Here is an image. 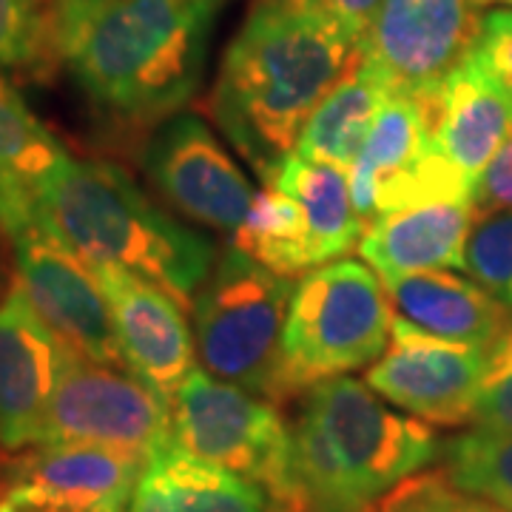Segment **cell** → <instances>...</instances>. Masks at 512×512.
Instances as JSON below:
<instances>
[{"label": "cell", "mask_w": 512, "mask_h": 512, "mask_svg": "<svg viewBox=\"0 0 512 512\" xmlns=\"http://www.w3.org/2000/svg\"><path fill=\"white\" fill-rule=\"evenodd\" d=\"M359 60V37L328 0H251L222 57L211 114L268 185L311 111Z\"/></svg>", "instance_id": "obj_1"}, {"label": "cell", "mask_w": 512, "mask_h": 512, "mask_svg": "<svg viewBox=\"0 0 512 512\" xmlns=\"http://www.w3.org/2000/svg\"><path fill=\"white\" fill-rule=\"evenodd\" d=\"M225 0H55L57 57L100 109L154 123L197 94Z\"/></svg>", "instance_id": "obj_2"}, {"label": "cell", "mask_w": 512, "mask_h": 512, "mask_svg": "<svg viewBox=\"0 0 512 512\" xmlns=\"http://www.w3.org/2000/svg\"><path fill=\"white\" fill-rule=\"evenodd\" d=\"M291 436L299 512H367L441 456L430 424L390 410L350 376L302 393Z\"/></svg>", "instance_id": "obj_3"}, {"label": "cell", "mask_w": 512, "mask_h": 512, "mask_svg": "<svg viewBox=\"0 0 512 512\" xmlns=\"http://www.w3.org/2000/svg\"><path fill=\"white\" fill-rule=\"evenodd\" d=\"M37 220L89 265H111L194 302L214 242L168 217L120 165L66 157L37 191Z\"/></svg>", "instance_id": "obj_4"}, {"label": "cell", "mask_w": 512, "mask_h": 512, "mask_svg": "<svg viewBox=\"0 0 512 512\" xmlns=\"http://www.w3.org/2000/svg\"><path fill=\"white\" fill-rule=\"evenodd\" d=\"M393 308L382 279L356 259H336L296 282L282 328L279 402L348 376L387 353Z\"/></svg>", "instance_id": "obj_5"}, {"label": "cell", "mask_w": 512, "mask_h": 512, "mask_svg": "<svg viewBox=\"0 0 512 512\" xmlns=\"http://www.w3.org/2000/svg\"><path fill=\"white\" fill-rule=\"evenodd\" d=\"M296 282L228 245L194 296L200 362L222 382L279 402L282 328Z\"/></svg>", "instance_id": "obj_6"}, {"label": "cell", "mask_w": 512, "mask_h": 512, "mask_svg": "<svg viewBox=\"0 0 512 512\" xmlns=\"http://www.w3.org/2000/svg\"><path fill=\"white\" fill-rule=\"evenodd\" d=\"M171 444L188 456L259 481L296 507L293 436L274 402L194 367L177 396Z\"/></svg>", "instance_id": "obj_7"}, {"label": "cell", "mask_w": 512, "mask_h": 512, "mask_svg": "<svg viewBox=\"0 0 512 512\" xmlns=\"http://www.w3.org/2000/svg\"><path fill=\"white\" fill-rule=\"evenodd\" d=\"M171 436V399L126 367L69 350L37 444H100L151 458Z\"/></svg>", "instance_id": "obj_8"}, {"label": "cell", "mask_w": 512, "mask_h": 512, "mask_svg": "<svg viewBox=\"0 0 512 512\" xmlns=\"http://www.w3.org/2000/svg\"><path fill=\"white\" fill-rule=\"evenodd\" d=\"M148 458L100 444H35L0 461V512H126Z\"/></svg>", "instance_id": "obj_9"}, {"label": "cell", "mask_w": 512, "mask_h": 512, "mask_svg": "<svg viewBox=\"0 0 512 512\" xmlns=\"http://www.w3.org/2000/svg\"><path fill=\"white\" fill-rule=\"evenodd\" d=\"M487 382V348L419 333L396 313L390 328V350L367 370L370 390L433 427L470 424Z\"/></svg>", "instance_id": "obj_10"}, {"label": "cell", "mask_w": 512, "mask_h": 512, "mask_svg": "<svg viewBox=\"0 0 512 512\" xmlns=\"http://www.w3.org/2000/svg\"><path fill=\"white\" fill-rule=\"evenodd\" d=\"M478 0H382L362 55L393 92L439 97L444 77L476 46Z\"/></svg>", "instance_id": "obj_11"}, {"label": "cell", "mask_w": 512, "mask_h": 512, "mask_svg": "<svg viewBox=\"0 0 512 512\" xmlns=\"http://www.w3.org/2000/svg\"><path fill=\"white\" fill-rule=\"evenodd\" d=\"M12 248L18 262V285L40 319L74 353L100 365L126 367L109 299L92 265L46 231L40 220L15 234Z\"/></svg>", "instance_id": "obj_12"}, {"label": "cell", "mask_w": 512, "mask_h": 512, "mask_svg": "<svg viewBox=\"0 0 512 512\" xmlns=\"http://www.w3.org/2000/svg\"><path fill=\"white\" fill-rule=\"evenodd\" d=\"M148 183L177 214L222 234H237L254 188L197 114H174L143 151Z\"/></svg>", "instance_id": "obj_13"}, {"label": "cell", "mask_w": 512, "mask_h": 512, "mask_svg": "<svg viewBox=\"0 0 512 512\" xmlns=\"http://www.w3.org/2000/svg\"><path fill=\"white\" fill-rule=\"evenodd\" d=\"M92 271L109 299L126 367L165 399H174L197 367V342L180 308L183 302L123 268L92 265Z\"/></svg>", "instance_id": "obj_14"}, {"label": "cell", "mask_w": 512, "mask_h": 512, "mask_svg": "<svg viewBox=\"0 0 512 512\" xmlns=\"http://www.w3.org/2000/svg\"><path fill=\"white\" fill-rule=\"evenodd\" d=\"M69 345L32 308L20 285L0 299V453L40 441Z\"/></svg>", "instance_id": "obj_15"}, {"label": "cell", "mask_w": 512, "mask_h": 512, "mask_svg": "<svg viewBox=\"0 0 512 512\" xmlns=\"http://www.w3.org/2000/svg\"><path fill=\"white\" fill-rule=\"evenodd\" d=\"M512 140V92L476 46L444 77L436 97V146L476 185Z\"/></svg>", "instance_id": "obj_16"}, {"label": "cell", "mask_w": 512, "mask_h": 512, "mask_svg": "<svg viewBox=\"0 0 512 512\" xmlns=\"http://www.w3.org/2000/svg\"><path fill=\"white\" fill-rule=\"evenodd\" d=\"M476 200H441L367 222L359 254L379 276L461 268Z\"/></svg>", "instance_id": "obj_17"}, {"label": "cell", "mask_w": 512, "mask_h": 512, "mask_svg": "<svg viewBox=\"0 0 512 512\" xmlns=\"http://www.w3.org/2000/svg\"><path fill=\"white\" fill-rule=\"evenodd\" d=\"M393 313L407 325L461 345L493 348L501 333L510 328L512 311L473 279L447 271L379 276Z\"/></svg>", "instance_id": "obj_18"}, {"label": "cell", "mask_w": 512, "mask_h": 512, "mask_svg": "<svg viewBox=\"0 0 512 512\" xmlns=\"http://www.w3.org/2000/svg\"><path fill=\"white\" fill-rule=\"evenodd\" d=\"M126 512H296L259 481L168 444L148 458Z\"/></svg>", "instance_id": "obj_19"}, {"label": "cell", "mask_w": 512, "mask_h": 512, "mask_svg": "<svg viewBox=\"0 0 512 512\" xmlns=\"http://www.w3.org/2000/svg\"><path fill=\"white\" fill-rule=\"evenodd\" d=\"M69 154L0 74V225L12 239L37 222V191Z\"/></svg>", "instance_id": "obj_20"}, {"label": "cell", "mask_w": 512, "mask_h": 512, "mask_svg": "<svg viewBox=\"0 0 512 512\" xmlns=\"http://www.w3.org/2000/svg\"><path fill=\"white\" fill-rule=\"evenodd\" d=\"M436 148V100L404 92H390L376 123L367 134L365 148L350 165L348 183L356 214L362 222L376 217L379 188L407 174Z\"/></svg>", "instance_id": "obj_21"}, {"label": "cell", "mask_w": 512, "mask_h": 512, "mask_svg": "<svg viewBox=\"0 0 512 512\" xmlns=\"http://www.w3.org/2000/svg\"><path fill=\"white\" fill-rule=\"evenodd\" d=\"M288 194L308 220V254L311 268H322L359 248L365 222L356 214L350 183L339 168L313 163L299 154H288L276 165L271 183Z\"/></svg>", "instance_id": "obj_22"}, {"label": "cell", "mask_w": 512, "mask_h": 512, "mask_svg": "<svg viewBox=\"0 0 512 512\" xmlns=\"http://www.w3.org/2000/svg\"><path fill=\"white\" fill-rule=\"evenodd\" d=\"M390 92L393 89L382 72L362 55L356 69L311 111L293 154L313 163H328L339 171H350Z\"/></svg>", "instance_id": "obj_23"}, {"label": "cell", "mask_w": 512, "mask_h": 512, "mask_svg": "<svg viewBox=\"0 0 512 512\" xmlns=\"http://www.w3.org/2000/svg\"><path fill=\"white\" fill-rule=\"evenodd\" d=\"M234 245L279 276L293 279L313 271L308 254V220L302 208L274 185L254 194V202L234 234Z\"/></svg>", "instance_id": "obj_24"}, {"label": "cell", "mask_w": 512, "mask_h": 512, "mask_svg": "<svg viewBox=\"0 0 512 512\" xmlns=\"http://www.w3.org/2000/svg\"><path fill=\"white\" fill-rule=\"evenodd\" d=\"M444 473L461 490L512 512V433L473 427L441 447Z\"/></svg>", "instance_id": "obj_25"}, {"label": "cell", "mask_w": 512, "mask_h": 512, "mask_svg": "<svg viewBox=\"0 0 512 512\" xmlns=\"http://www.w3.org/2000/svg\"><path fill=\"white\" fill-rule=\"evenodd\" d=\"M57 57L55 0H0V69H32Z\"/></svg>", "instance_id": "obj_26"}, {"label": "cell", "mask_w": 512, "mask_h": 512, "mask_svg": "<svg viewBox=\"0 0 512 512\" xmlns=\"http://www.w3.org/2000/svg\"><path fill=\"white\" fill-rule=\"evenodd\" d=\"M461 268L512 311V208L478 214Z\"/></svg>", "instance_id": "obj_27"}, {"label": "cell", "mask_w": 512, "mask_h": 512, "mask_svg": "<svg viewBox=\"0 0 512 512\" xmlns=\"http://www.w3.org/2000/svg\"><path fill=\"white\" fill-rule=\"evenodd\" d=\"M367 512H507L478 495L461 490L444 470H427L404 478Z\"/></svg>", "instance_id": "obj_28"}, {"label": "cell", "mask_w": 512, "mask_h": 512, "mask_svg": "<svg viewBox=\"0 0 512 512\" xmlns=\"http://www.w3.org/2000/svg\"><path fill=\"white\" fill-rule=\"evenodd\" d=\"M476 52L487 66L493 69L495 77L512 92V9H493L481 15V29H478Z\"/></svg>", "instance_id": "obj_29"}, {"label": "cell", "mask_w": 512, "mask_h": 512, "mask_svg": "<svg viewBox=\"0 0 512 512\" xmlns=\"http://www.w3.org/2000/svg\"><path fill=\"white\" fill-rule=\"evenodd\" d=\"M473 424L512 433V367L507 373L495 376L493 382L484 387V393L478 399Z\"/></svg>", "instance_id": "obj_30"}, {"label": "cell", "mask_w": 512, "mask_h": 512, "mask_svg": "<svg viewBox=\"0 0 512 512\" xmlns=\"http://www.w3.org/2000/svg\"><path fill=\"white\" fill-rule=\"evenodd\" d=\"M328 3L333 6V12L345 20L350 32L359 37V43H365L367 29L376 18V9L382 0H328Z\"/></svg>", "instance_id": "obj_31"}, {"label": "cell", "mask_w": 512, "mask_h": 512, "mask_svg": "<svg viewBox=\"0 0 512 512\" xmlns=\"http://www.w3.org/2000/svg\"><path fill=\"white\" fill-rule=\"evenodd\" d=\"M481 6H493V3H498V6H510L512 9V0H478Z\"/></svg>", "instance_id": "obj_32"}, {"label": "cell", "mask_w": 512, "mask_h": 512, "mask_svg": "<svg viewBox=\"0 0 512 512\" xmlns=\"http://www.w3.org/2000/svg\"><path fill=\"white\" fill-rule=\"evenodd\" d=\"M0 288H3V265H0Z\"/></svg>", "instance_id": "obj_33"}, {"label": "cell", "mask_w": 512, "mask_h": 512, "mask_svg": "<svg viewBox=\"0 0 512 512\" xmlns=\"http://www.w3.org/2000/svg\"><path fill=\"white\" fill-rule=\"evenodd\" d=\"M0 234H3V225H0Z\"/></svg>", "instance_id": "obj_34"}]
</instances>
